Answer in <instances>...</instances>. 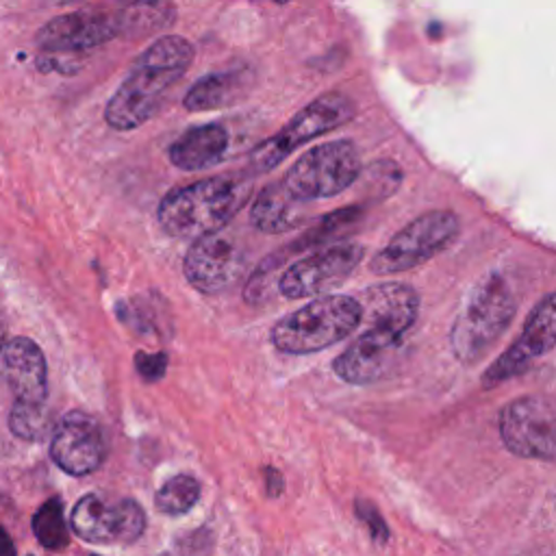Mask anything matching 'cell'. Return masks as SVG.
I'll use <instances>...</instances> for the list:
<instances>
[{"instance_id":"6da1fadb","label":"cell","mask_w":556,"mask_h":556,"mask_svg":"<svg viewBox=\"0 0 556 556\" xmlns=\"http://www.w3.org/2000/svg\"><path fill=\"white\" fill-rule=\"evenodd\" d=\"M193 46L178 35H161L132 63L104 106V122L119 132L135 130L159 115L167 93L187 74Z\"/></svg>"},{"instance_id":"7a4b0ae2","label":"cell","mask_w":556,"mask_h":556,"mask_svg":"<svg viewBox=\"0 0 556 556\" xmlns=\"http://www.w3.org/2000/svg\"><path fill=\"white\" fill-rule=\"evenodd\" d=\"M248 176H211L169 191L156 208L161 228L180 239H200L224 230L250 200Z\"/></svg>"},{"instance_id":"3957f363","label":"cell","mask_w":556,"mask_h":556,"mask_svg":"<svg viewBox=\"0 0 556 556\" xmlns=\"http://www.w3.org/2000/svg\"><path fill=\"white\" fill-rule=\"evenodd\" d=\"M517 313V300L500 271L484 274L450 328V348L463 365L478 363L504 334Z\"/></svg>"},{"instance_id":"277c9868","label":"cell","mask_w":556,"mask_h":556,"mask_svg":"<svg viewBox=\"0 0 556 556\" xmlns=\"http://www.w3.org/2000/svg\"><path fill=\"white\" fill-rule=\"evenodd\" d=\"M363 319L358 298L326 293L280 317L271 328V343L285 354H311L350 337Z\"/></svg>"},{"instance_id":"5b68a950","label":"cell","mask_w":556,"mask_h":556,"mask_svg":"<svg viewBox=\"0 0 556 556\" xmlns=\"http://www.w3.org/2000/svg\"><path fill=\"white\" fill-rule=\"evenodd\" d=\"M354 102L339 91H328L298 111L278 132L258 143L250 154L252 172H269L304 143L324 137L354 117Z\"/></svg>"},{"instance_id":"8992f818","label":"cell","mask_w":556,"mask_h":556,"mask_svg":"<svg viewBox=\"0 0 556 556\" xmlns=\"http://www.w3.org/2000/svg\"><path fill=\"white\" fill-rule=\"evenodd\" d=\"M361 176V154L350 139L324 141L306 150L282 176L287 189L304 200H324L343 193Z\"/></svg>"},{"instance_id":"52a82bcc","label":"cell","mask_w":556,"mask_h":556,"mask_svg":"<svg viewBox=\"0 0 556 556\" xmlns=\"http://www.w3.org/2000/svg\"><path fill=\"white\" fill-rule=\"evenodd\" d=\"M460 232V222L452 211L437 208L417 215L404 228H400L384 248H380L369 269L380 276L408 271L424 265L445 248H450Z\"/></svg>"},{"instance_id":"ba28073f","label":"cell","mask_w":556,"mask_h":556,"mask_svg":"<svg viewBox=\"0 0 556 556\" xmlns=\"http://www.w3.org/2000/svg\"><path fill=\"white\" fill-rule=\"evenodd\" d=\"M363 254L365 248L352 241L321 248L291 263L278 276V291L289 300L326 295V291L343 285L352 276L363 261Z\"/></svg>"},{"instance_id":"9c48e42d","label":"cell","mask_w":556,"mask_h":556,"mask_svg":"<svg viewBox=\"0 0 556 556\" xmlns=\"http://www.w3.org/2000/svg\"><path fill=\"white\" fill-rule=\"evenodd\" d=\"M70 523L78 539L87 543H132L146 530V513L135 500L87 493L76 502Z\"/></svg>"},{"instance_id":"30bf717a","label":"cell","mask_w":556,"mask_h":556,"mask_svg":"<svg viewBox=\"0 0 556 556\" xmlns=\"http://www.w3.org/2000/svg\"><path fill=\"white\" fill-rule=\"evenodd\" d=\"M556 348V291L541 298L526 317L521 334L484 369L482 387H497Z\"/></svg>"},{"instance_id":"8fae6325","label":"cell","mask_w":556,"mask_h":556,"mask_svg":"<svg viewBox=\"0 0 556 556\" xmlns=\"http://www.w3.org/2000/svg\"><path fill=\"white\" fill-rule=\"evenodd\" d=\"M556 408L547 397L523 395L500 410V439L504 447L521 458L554 460L552 424Z\"/></svg>"},{"instance_id":"7c38bea8","label":"cell","mask_w":556,"mask_h":556,"mask_svg":"<svg viewBox=\"0 0 556 556\" xmlns=\"http://www.w3.org/2000/svg\"><path fill=\"white\" fill-rule=\"evenodd\" d=\"M404 337L391 326L365 321V330L332 361V369L348 384L378 382L395 369Z\"/></svg>"},{"instance_id":"4fadbf2b","label":"cell","mask_w":556,"mask_h":556,"mask_svg":"<svg viewBox=\"0 0 556 556\" xmlns=\"http://www.w3.org/2000/svg\"><path fill=\"white\" fill-rule=\"evenodd\" d=\"M245 269V252L239 241L222 230L193 239L189 245L182 274L200 293H219L235 285Z\"/></svg>"},{"instance_id":"5bb4252c","label":"cell","mask_w":556,"mask_h":556,"mask_svg":"<svg viewBox=\"0 0 556 556\" xmlns=\"http://www.w3.org/2000/svg\"><path fill=\"white\" fill-rule=\"evenodd\" d=\"M106 437L100 424L80 410H70L54 426L50 456L70 476H87L106 458Z\"/></svg>"},{"instance_id":"9a60e30c","label":"cell","mask_w":556,"mask_h":556,"mask_svg":"<svg viewBox=\"0 0 556 556\" xmlns=\"http://www.w3.org/2000/svg\"><path fill=\"white\" fill-rule=\"evenodd\" d=\"M115 37H119L117 11L85 9L46 22L35 41L43 52H85Z\"/></svg>"},{"instance_id":"2e32d148","label":"cell","mask_w":556,"mask_h":556,"mask_svg":"<svg viewBox=\"0 0 556 556\" xmlns=\"http://www.w3.org/2000/svg\"><path fill=\"white\" fill-rule=\"evenodd\" d=\"M2 378L13 395V404L41 406L48 397V365L41 348L28 337H15L4 343Z\"/></svg>"},{"instance_id":"e0dca14e","label":"cell","mask_w":556,"mask_h":556,"mask_svg":"<svg viewBox=\"0 0 556 556\" xmlns=\"http://www.w3.org/2000/svg\"><path fill=\"white\" fill-rule=\"evenodd\" d=\"M228 150L230 132L226 130V126L211 122L182 132L167 148V156L172 165L182 172H202L222 163L228 156Z\"/></svg>"},{"instance_id":"ac0fdd59","label":"cell","mask_w":556,"mask_h":556,"mask_svg":"<svg viewBox=\"0 0 556 556\" xmlns=\"http://www.w3.org/2000/svg\"><path fill=\"white\" fill-rule=\"evenodd\" d=\"M363 319L408 332L419 315V293L404 282L371 285L361 298Z\"/></svg>"},{"instance_id":"d6986e66","label":"cell","mask_w":556,"mask_h":556,"mask_svg":"<svg viewBox=\"0 0 556 556\" xmlns=\"http://www.w3.org/2000/svg\"><path fill=\"white\" fill-rule=\"evenodd\" d=\"M252 87H254V72L245 65L211 72L187 89L182 98V106L189 113L226 109L248 98Z\"/></svg>"},{"instance_id":"ffe728a7","label":"cell","mask_w":556,"mask_h":556,"mask_svg":"<svg viewBox=\"0 0 556 556\" xmlns=\"http://www.w3.org/2000/svg\"><path fill=\"white\" fill-rule=\"evenodd\" d=\"M250 219L261 232H287L306 219V202L295 198L282 180H276L256 193L250 206Z\"/></svg>"},{"instance_id":"44dd1931","label":"cell","mask_w":556,"mask_h":556,"mask_svg":"<svg viewBox=\"0 0 556 556\" xmlns=\"http://www.w3.org/2000/svg\"><path fill=\"white\" fill-rule=\"evenodd\" d=\"M176 22V4L172 0H132L117 9L119 35L141 39L165 33Z\"/></svg>"},{"instance_id":"7402d4cb","label":"cell","mask_w":556,"mask_h":556,"mask_svg":"<svg viewBox=\"0 0 556 556\" xmlns=\"http://www.w3.org/2000/svg\"><path fill=\"white\" fill-rule=\"evenodd\" d=\"M200 500V482L191 473L172 476L154 495V506L159 513L178 517L189 513Z\"/></svg>"},{"instance_id":"603a6c76","label":"cell","mask_w":556,"mask_h":556,"mask_svg":"<svg viewBox=\"0 0 556 556\" xmlns=\"http://www.w3.org/2000/svg\"><path fill=\"white\" fill-rule=\"evenodd\" d=\"M35 539L46 549H63L70 543V530L63 517V502L59 497L46 500L33 515Z\"/></svg>"},{"instance_id":"cb8c5ba5","label":"cell","mask_w":556,"mask_h":556,"mask_svg":"<svg viewBox=\"0 0 556 556\" xmlns=\"http://www.w3.org/2000/svg\"><path fill=\"white\" fill-rule=\"evenodd\" d=\"M48 413L46 404L26 406L13 404L9 410V430L24 441H39L48 432Z\"/></svg>"},{"instance_id":"d4e9b609","label":"cell","mask_w":556,"mask_h":556,"mask_svg":"<svg viewBox=\"0 0 556 556\" xmlns=\"http://www.w3.org/2000/svg\"><path fill=\"white\" fill-rule=\"evenodd\" d=\"M354 510H356V517L365 523L369 536L374 543L382 545L389 541V528H387V521L382 519L380 510L376 508V504H371L369 500H356L354 502Z\"/></svg>"},{"instance_id":"484cf974","label":"cell","mask_w":556,"mask_h":556,"mask_svg":"<svg viewBox=\"0 0 556 556\" xmlns=\"http://www.w3.org/2000/svg\"><path fill=\"white\" fill-rule=\"evenodd\" d=\"M135 367H137V371L141 374L143 380H148V382L161 380L165 376V369H167V354L165 352H154V354L137 352Z\"/></svg>"},{"instance_id":"4316f807","label":"cell","mask_w":556,"mask_h":556,"mask_svg":"<svg viewBox=\"0 0 556 556\" xmlns=\"http://www.w3.org/2000/svg\"><path fill=\"white\" fill-rule=\"evenodd\" d=\"M0 556H15L13 541H11L9 532L2 526H0Z\"/></svg>"},{"instance_id":"83f0119b","label":"cell","mask_w":556,"mask_h":556,"mask_svg":"<svg viewBox=\"0 0 556 556\" xmlns=\"http://www.w3.org/2000/svg\"><path fill=\"white\" fill-rule=\"evenodd\" d=\"M78 2H83V0H48V4H54V7H72Z\"/></svg>"},{"instance_id":"f1b7e54d","label":"cell","mask_w":556,"mask_h":556,"mask_svg":"<svg viewBox=\"0 0 556 556\" xmlns=\"http://www.w3.org/2000/svg\"><path fill=\"white\" fill-rule=\"evenodd\" d=\"M7 339V332H4V321H2V317H0V354H2V348H4V341Z\"/></svg>"},{"instance_id":"f546056e","label":"cell","mask_w":556,"mask_h":556,"mask_svg":"<svg viewBox=\"0 0 556 556\" xmlns=\"http://www.w3.org/2000/svg\"><path fill=\"white\" fill-rule=\"evenodd\" d=\"M552 450H554V458H556V417L552 424Z\"/></svg>"},{"instance_id":"4dcf8cb0","label":"cell","mask_w":556,"mask_h":556,"mask_svg":"<svg viewBox=\"0 0 556 556\" xmlns=\"http://www.w3.org/2000/svg\"><path fill=\"white\" fill-rule=\"evenodd\" d=\"M274 2H278V4H287L289 0H274Z\"/></svg>"}]
</instances>
